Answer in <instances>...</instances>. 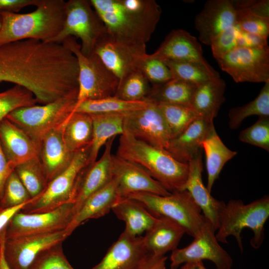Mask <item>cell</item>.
<instances>
[{"mask_svg":"<svg viewBox=\"0 0 269 269\" xmlns=\"http://www.w3.org/2000/svg\"><path fill=\"white\" fill-rule=\"evenodd\" d=\"M78 65L62 44L29 39L0 45V82L30 91L41 105L76 95Z\"/></svg>","mask_w":269,"mask_h":269,"instance_id":"cell-1","label":"cell"},{"mask_svg":"<svg viewBox=\"0 0 269 269\" xmlns=\"http://www.w3.org/2000/svg\"><path fill=\"white\" fill-rule=\"evenodd\" d=\"M90 0L107 32L132 44L145 45L161 14V9L154 0Z\"/></svg>","mask_w":269,"mask_h":269,"instance_id":"cell-2","label":"cell"},{"mask_svg":"<svg viewBox=\"0 0 269 269\" xmlns=\"http://www.w3.org/2000/svg\"><path fill=\"white\" fill-rule=\"evenodd\" d=\"M116 155L142 168L170 192L184 190L189 164L178 161L165 149L124 133Z\"/></svg>","mask_w":269,"mask_h":269,"instance_id":"cell-3","label":"cell"},{"mask_svg":"<svg viewBox=\"0 0 269 269\" xmlns=\"http://www.w3.org/2000/svg\"><path fill=\"white\" fill-rule=\"evenodd\" d=\"M66 2L41 0L30 12L0 13V45L29 39L48 42L62 28Z\"/></svg>","mask_w":269,"mask_h":269,"instance_id":"cell-4","label":"cell"},{"mask_svg":"<svg viewBox=\"0 0 269 269\" xmlns=\"http://www.w3.org/2000/svg\"><path fill=\"white\" fill-rule=\"evenodd\" d=\"M269 217V196L264 197L245 204L240 199H231L221 213L216 237L219 242L227 244V238L233 236L239 248L243 252L241 232L245 228L253 232L251 246L258 249L265 239V224Z\"/></svg>","mask_w":269,"mask_h":269,"instance_id":"cell-5","label":"cell"},{"mask_svg":"<svg viewBox=\"0 0 269 269\" xmlns=\"http://www.w3.org/2000/svg\"><path fill=\"white\" fill-rule=\"evenodd\" d=\"M125 197L138 202L155 217L164 216L175 221L193 238L200 233L206 221L201 208L186 190L167 196L137 192Z\"/></svg>","mask_w":269,"mask_h":269,"instance_id":"cell-6","label":"cell"},{"mask_svg":"<svg viewBox=\"0 0 269 269\" xmlns=\"http://www.w3.org/2000/svg\"><path fill=\"white\" fill-rule=\"evenodd\" d=\"M76 57L78 69V93L76 105L87 100L114 96L118 85V78L105 66L94 52L84 55L81 45L72 36L62 42Z\"/></svg>","mask_w":269,"mask_h":269,"instance_id":"cell-7","label":"cell"},{"mask_svg":"<svg viewBox=\"0 0 269 269\" xmlns=\"http://www.w3.org/2000/svg\"><path fill=\"white\" fill-rule=\"evenodd\" d=\"M77 101V96H68L46 104L16 109L6 118L40 145L48 133L66 122L74 111Z\"/></svg>","mask_w":269,"mask_h":269,"instance_id":"cell-8","label":"cell"},{"mask_svg":"<svg viewBox=\"0 0 269 269\" xmlns=\"http://www.w3.org/2000/svg\"><path fill=\"white\" fill-rule=\"evenodd\" d=\"M106 27L89 0H69L66 2L65 18L59 33L47 42L61 44L72 36L81 41V51L85 55L93 53Z\"/></svg>","mask_w":269,"mask_h":269,"instance_id":"cell-9","label":"cell"},{"mask_svg":"<svg viewBox=\"0 0 269 269\" xmlns=\"http://www.w3.org/2000/svg\"><path fill=\"white\" fill-rule=\"evenodd\" d=\"M90 146L75 152L69 166L20 211L28 214L46 212L70 203L77 176L90 162Z\"/></svg>","mask_w":269,"mask_h":269,"instance_id":"cell-10","label":"cell"},{"mask_svg":"<svg viewBox=\"0 0 269 269\" xmlns=\"http://www.w3.org/2000/svg\"><path fill=\"white\" fill-rule=\"evenodd\" d=\"M236 83L269 82V47H236L216 60Z\"/></svg>","mask_w":269,"mask_h":269,"instance_id":"cell-11","label":"cell"},{"mask_svg":"<svg viewBox=\"0 0 269 269\" xmlns=\"http://www.w3.org/2000/svg\"><path fill=\"white\" fill-rule=\"evenodd\" d=\"M213 225L206 219L201 231L187 246L176 248L170 256V269H177L182 264L196 261L209 260L216 269H231L233 262L229 254L220 245Z\"/></svg>","mask_w":269,"mask_h":269,"instance_id":"cell-12","label":"cell"},{"mask_svg":"<svg viewBox=\"0 0 269 269\" xmlns=\"http://www.w3.org/2000/svg\"><path fill=\"white\" fill-rule=\"evenodd\" d=\"M146 101L145 107L125 114L124 133L166 150L171 139L170 132L157 104Z\"/></svg>","mask_w":269,"mask_h":269,"instance_id":"cell-13","label":"cell"},{"mask_svg":"<svg viewBox=\"0 0 269 269\" xmlns=\"http://www.w3.org/2000/svg\"><path fill=\"white\" fill-rule=\"evenodd\" d=\"M73 204L68 203L46 212L28 214L19 211L7 225L6 238L65 230L73 218Z\"/></svg>","mask_w":269,"mask_h":269,"instance_id":"cell-14","label":"cell"},{"mask_svg":"<svg viewBox=\"0 0 269 269\" xmlns=\"http://www.w3.org/2000/svg\"><path fill=\"white\" fill-rule=\"evenodd\" d=\"M145 46L125 42L106 32L98 41L93 52L120 81L136 69L138 60L146 54Z\"/></svg>","mask_w":269,"mask_h":269,"instance_id":"cell-15","label":"cell"},{"mask_svg":"<svg viewBox=\"0 0 269 269\" xmlns=\"http://www.w3.org/2000/svg\"><path fill=\"white\" fill-rule=\"evenodd\" d=\"M67 238L65 230L6 238V260L10 269H28L40 252L63 243Z\"/></svg>","mask_w":269,"mask_h":269,"instance_id":"cell-16","label":"cell"},{"mask_svg":"<svg viewBox=\"0 0 269 269\" xmlns=\"http://www.w3.org/2000/svg\"><path fill=\"white\" fill-rule=\"evenodd\" d=\"M115 138L112 137L107 141L105 144L104 152L99 159L88 163L79 172L70 201L73 205L74 217L90 195L112 179L111 161Z\"/></svg>","mask_w":269,"mask_h":269,"instance_id":"cell-17","label":"cell"},{"mask_svg":"<svg viewBox=\"0 0 269 269\" xmlns=\"http://www.w3.org/2000/svg\"><path fill=\"white\" fill-rule=\"evenodd\" d=\"M111 172L112 178L116 180L120 197L137 192L161 196L171 193L142 168L116 154L112 155Z\"/></svg>","mask_w":269,"mask_h":269,"instance_id":"cell-18","label":"cell"},{"mask_svg":"<svg viewBox=\"0 0 269 269\" xmlns=\"http://www.w3.org/2000/svg\"><path fill=\"white\" fill-rule=\"evenodd\" d=\"M236 11L232 0H209L194 18L198 39L210 46L222 31L235 25Z\"/></svg>","mask_w":269,"mask_h":269,"instance_id":"cell-19","label":"cell"},{"mask_svg":"<svg viewBox=\"0 0 269 269\" xmlns=\"http://www.w3.org/2000/svg\"><path fill=\"white\" fill-rule=\"evenodd\" d=\"M151 55L162 60L198 64L212 72H217L204 58L197 38L185 30L171 31Z\"/></svg>","mask_w":269,"mask_h":269,"instance_id":"cell-20","label":"cell"},{"mask_svg":"<svg viewBox=\"0 0 269 269\" xmlns=\"http://www.w3.org/2000/svg\"><path fill=\"white\" fill-rule=\"evenodd\" d=\"M147 253L142 236L124 231L102 260L90 269H135Z\"/></svg>","mask_w":269,"mask_h":269,"instance_id":"cell-21","label":"cell"},{"mask_svg":"<svg viewBox=\"0 0 269 269\" xmlns=\"http://www.w3.org/2000/svg\"><path fill=\"white\" fill-rule=\"evenodd\" d=\"M0 144L6 160L13 169L39 156L40 145L6 118L0 123Z\"/></svg>","mask_w":269,"mask_h":269,"instance_id":"cell-22","label":"cell"},{"mask_svg":"<svg viewBox=\"0 0 269 269\" xmlns=\"http://www.w3.org/2000/svg\"><path fill=\"white\" fill-rule=\"evenodd\" d=\"M202 157L200 151L189 162V171L184 190L189 192L195 203L201 208L204 217L217 231L219 217L225 203L214 198L204 185L202 179Z\"/></svg>","mask_w":269,"mask_h":269,"instance_id":"cell-23","label":"cell"},{"mask_svg":"<svg viewBox=\"0 0 269 269\" xmlns=\"http://www.w3.org/2000/svg\"><path fill=\"white\" fill-rule=\"evenodd\" d=\"M64 124L48 133L40 141L39 158L48 182L69 166L74 154L67 148L63 138Z\"/></svg>","mask_w":269,"mask_h":269,"instance_id":"cell-24","label":"cell"},{"mask_svg":"<svg viewBox=\"0 0 269 269\" xmlns=\"http://www.w3.org/2000/svg\"><path fill=\"white\" fill-rule=\"evenodd\" d=\"M116 180L112 179L104 186L90 195L83 203L65 230L67 237L88 220L97 219L107 214L120 198Z\"/></svg>","mask_w":269,"mask_h":269,"instance_id":"cell-25","label":"cell"},{"mask_svg":"<svg viewBox=\"0 0 269 269\" xmlns=\"http://www.w3.org/2000/svg\"><path fill=\"white\" fill-rule=\"evenodd\" d=\"M213 122L197 118L180 134L170 139L165 150L178 161L189 163L200 151L202 142L214 127Z\"/></svg>","mask_w":269,"mask_h":269,"instance_id":"cell-26","label":"cell"},{"mask_svg":"<svg viewBox=\"0 0 269 269\" xmlns=\"http://www.w3.org/2000/svg\"><path fill=\"white\" fill-rule=\"evenodd\" d=\"M156 217L155 222L142 238L148 253L162 256L177 248L186 232L180 224L170 218L164 216Z\"/></svg>","mask_w":269,"mask_h":269,"instance_id":"cell-27","label":"cell"},{"mask_svg":"<svg viewBox=\"0 0 269 269\" xmlns=\"http://www.w3.org/2000/svg\"><path fill=\"white\" fill-rule=\"evenodd\" d=\"M225 81L218 77L197 86L191 107L199 118L213 122L225 100Z\"/></svg>","mask_w":269,"mask_h":269,"instance_id":"cell-28","label":"cell"},{"mask_svg":"<svg viewBox=\"0 0 269 269\" xmlns=\"http://www.w3.org/2000/svg\"><path fill=\"white\" fill-rule=\"evenodd\" d=\"M112 210L119 219L125 222L124 231L135 237L145 233L157 219L140 203L128 197H120Z\"/></svg>","mask_w":269,"mask_h":269,"instance_id":"cell-29","label":"cell"},{"mask_svg":"<svg viewBox=\"0 0 269 269\" xmlns=\"http://www.w3.org/2000/svg\"><path fill=\"white\" fill-rule=\"evenodd\" d=\"M206 156L207 172V188L211 193L225 164L237 153L223 143L213 127L201 144Z\"/></svg>","mask_w":269,"mask_h":269,"instance_id":"cell-30","label":"cell"},{"mask_svg":"<svg viewBox=\"0 0 269 269\" xmlns=\"http://www.w3.org/2000/svg\"><path fill=\"white\" fill-rule=\"evenodd\" d=\"M197 85L173 78L165 83L151 86L145 101L191 107L193 97Z\"/></svg>","mask_w":269,"mask_h":269,"instance_id":"cell-31","label":"cell"},{"mask_svg":"<svg viewBox=\"0 0 269 269\" xmlns=\"http://www.w3.org/2000/svg\"><path fill=\"white\" fill-rule=\"evenodd\" d=\"M125 114L91 115L93 121V137L90 146L89 163L97 160L101 148L109 139L124 133Z\"/></svg>","mask_w":269,"mask_h":269,"instance_id":"cell-32","label":"cell"},{"mask_svg":"<svg viewBox=\"0 0 269 269\" xmlns=\"http://www.w3.org/2000/svg\"><path fill=\"white\" fill-rule=\"evenodd\" d=\"M62 135L66 147L73 153L90 146L93 137L91 115L73 112L63 126Z\"/></svg>","mask_w":269,"mask_h":269,"instance_id":"cell-33","label":"cell"},{"mask_svg":"<svg viewBox=\"0 0 269 269\" xmlns=\"http://www.w3.org/2000/svg\"><path fill=\"white\" fill-rule=\"evenodd\" d=\"M147 101L130 102L114 96L87 100L76 105L74 112L90 115L104 114H126L145 107Z\"/></svg>","mask_w":269,"mask_h":269,"instance_id":"cell-34","label":"cell"},{"mask_svg":"<svg viewBox=\"0 0 269 269\" xmlns=\"http://www.w3.org/2000/svg\"><path fill=\"white\" fill-rule=\"evenodd\" d=\"M14 170L31 198L40 195L48 183L39 156L19 164Z\"/></svg>","mask_w":269,"mask_h":269,"instance_id":"cell-35","label":"cell"},{"mask_svg":"<svg viewBox=\"0 0 269 269\" xmlns=\"http://www.w3.org/2000/svg\"><path fill=\"white\" fill-rule=\"evenodd\" d=\"M254 115L259 117H269V82L265 83L254 100L230 110L228 113L229 128L232 130L237 129L246 118Z\"/></svg>","mask_w":269,"mask_h":269,"instance_id":"cell-36","label":"cell"},{"mask_svg":"<svg viewBox=\"0 0 269 269\" xmlns=\"http://www.w3.org/2000/svg\"><path fill=\"white\" fill-rule=\"evenodd\" d=\"M156 104L168 127L171 138L178 135L193 121L199 118L190 107L163 103Z\"/></svg>","mask_w":269,"mask_h":269,"instance_id":"cell-37","label":"cell"},{"mask_svg":"<svg viewBox=\"0 0 269 269\" xmlns=\"http://www.w3.org/2000/svg\"><path fill=\"white\" fill-rule=\"evenodd\" d=\"M151 86L144 75L135 69L119 81L114 97L127 101H145Z\"/></svg>","mask_w":269,"mask_h":269,"instance_id":"cell-38","label":"cell"},{"mask_svg":"<svg viewBox=\"0 0 269 269\" xmlns=\"http://www.w3.org/2000/svg\"><path fill=\"white\" fill-rule=\"evenodd\" d=\"M170 69L173 78L199 85L211 79L220 77L204 66L193 63L162 60Z\"/></svg>","mask_w":269,"mask_h":269,"instance_id":"cell-39","label":"cell"},{"mask_svg":"<svg viewBox=\"0 0 269 269\" xmlns=\"http://www.w3.org/2000/svg\"><path fill=\"white\" fill-rule=\"evenodd\" d=\"M37 101L28 90L15 85L0 92V123L14 110L36 105Z\"/></svg>","mask_w":269,"mask_h":269,"instance_id":"cell-40","label":"cell"},{"mask_svg":"<svg viewBox=\"0 0 269 269\" xmlns=\"http://www.w3.org/2000/svg\"><path fill=\"white\" fill-rule=\"evenodd\" d=\"M136 69L138 70L151 85L160 84L172 79V74L163 61L146 54L138 61Z\"/></svg>","mask_w":269,"mask_h":269,"instance_id":"cell-41","label":"cell"},{"mask_svg":"<svg viewBox=\"0 0 269 269\" xmlns=\"http://www.w3.org/2000/svg\"><path fill=\"white\" fill-rule=\"evenodd\" d=\"M62 243L40 252L28 269H74L65 257Z\"/></svg>","mask_w":269,"mask_h":269,"instance_id":"cell-42","label":"cell"},{"mask_svg":"<svg viewBox=\"0 0 269 269\" xmlns=\"http://www.w3.org/2000/svg\"><path fill=\"white\" fill-rule=\"evenodd\" d=\"M239 139L269 151V117H260L253 125L240 133Z\"/></svg>","mask_w":269,"mask_h":269,"instance_id":"cell-43","label":"cell"},{"mask_svg":"<svg viewBox=\"0 0 269 269\" xmlns=\"http://www.w3.org/2000/svg\"><path fill=\"white\" fill-rule=\"evenodd\" d=\"M235 24L242 30L268 38L269 18L257 16L248 9H235Z\"/></svg>","mask_w":269,"mask_h":269,"instance_id":"cell-44","label":"cell"},{"mask_svg":"<svg viewBox=\"0 0 269 269\" xmlns=\"http://www.w3.org/2000/svg\"><path fill=\"white\" fill-rule=\"evenodd\" d=\"M32 198L18 176L13 170L8 178L3 196L0 200L5 208L20 205L29 202Z\"/></svg>","mask_w":269,"mask_h":269,"instance_id":"cell-45","label":"cell"},{"mask_svg":"<svg viewBox=\"0 0 269 269\" xmlns=\"http://www.w3.org/2000/svg\"><path fill=\"white\" fill-rule=\"evenodd\" d=\"M239 28L235 24L220 33L212 42L210 46L216 60L237 47Z\"/></svg>","mask_w":269,"mask_h":269,"instance_id":"cell-46","label":"cell"},{"mask_svg":"<svg viewBox=\"0 0 269 269\" xmlns=\"http://www.w3.org/2000/svg\"><path fill=\"white\" fill-rule=\"evenodd\" d=\"M235 9H248L253 14L269 18V0H232Z\"/></svg>","mask_w":269,"mask_h":269,"instance_id":"cell-47","label":"cell"},{"mask_svg":"<svg viewBox=\"0 0 269 269\" xmlns=\"http://www.w3.org/2000/svg\"><path fill=\"white\" fill-rule=\"evenodd\" d=\"M237 47L262 48L267 46L268 38L250 33L239 28Z\"/></svg>","mask_w":269,"mask_h":269,"instance_id":"cell-48","label":"cell"},{"mask_svg":"<svg viewBox=\"0 0 269 269\" xmlns=\"http://www.w3.org/2000/svg\"><path fill=\"white\" fill-rule=\"evenodd\" d=\"M41 1V0H0V14L16 13L29 5L36 7Z\"/></svg>","mask_w":269,"mask_h":269,"instance_id":"cell-49","label":"cell"},{"mask_svg":"<svg viewBox=\"0 0 269 269\" xmlns=\"http://www.w3.org/2000/svg\"><path fill=\"white\" fill-rule=\"evenodd\" d=\"M165 256H158L148 253L135 269H166Z\"/></svg>","mask_w":269,"mask_h":269,"instance_id":"cell-50","label":"cell"},{"mask_svg":"<svg viewBox=\"0 0 269 269\" xmlns=\"http://www.w3.org/2000/svg\"><path fill=\"white\" fill-rule=\"evenodd\" d=\"M13 170L6 160L0 144V201L3 196L6 181Z\"/></svg>","mask_w":269,"mask_h":269,"instance_id":"cell-51","label":"cell"},{"mask_svg":"<svg viewBox=\"0 0 269 269\" xmlns=\"http://www.w3.org/2000/svg\"><path fill=\"white\" fill-rule=\"evenodd\" d=\"M33 198L29 202L16 206L4 208L0 212V232L6 227L11 219L17 212L20 211L26 205L30 203Z\"/></svg>","mask_w":269,"mask_h":269,"instance_id":"cell-52","label":"cell"},{"mask_svg":"<svg viewBox=\"0 0 269 269\" xmlns=\"http://www.w3.org/2000/svg\"><path fill=\"white\" fill-rule=\"evenodd\" d=\"M5 228L0 232V269H10L4 255V246L6 240Z\"/></svg>","mask_w":269,"mask_h":269,"instance_id":"cell-53","label":"cell"},{"mask_svg":"<svg viewBox=\"0 0 269 269\" xmlns=\"http://www.w3.org/2000/svg\"><path fill=\"white\" fill-rule=\"evenodd\" d=\"M180 269H208L205 268L202 261L186 262Z\"/></svg>","mask_w":269,"mask_h":269,"instance_id":"cell-54","label":"cell"},{"mask_svg":"<svg viewBox=\"0 0 269 269\" xmlns=\"http://www.w3.org/2000/svg\"><path fill=\"white\" fill-rule=\"evenodd\" d=\"M1 17L0 16V27H1Z\"/></svg>","mask_w":269,"mask_h":269,"instance_id":"cell-55","label":"cell"}]
</instances>
